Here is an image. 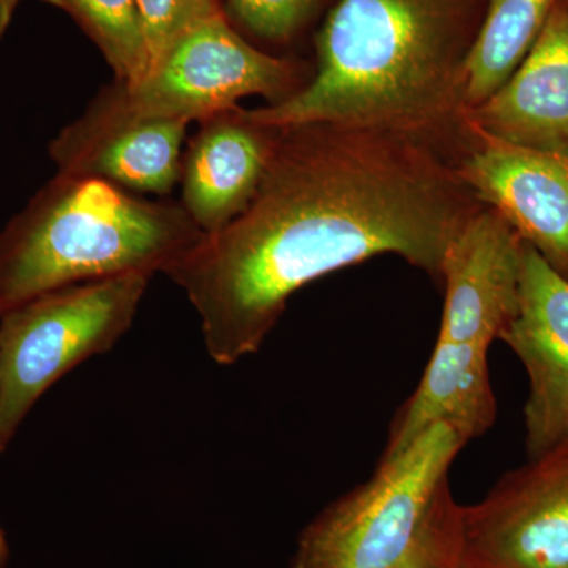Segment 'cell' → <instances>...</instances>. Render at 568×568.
Returning <instances> with one entry per match:
<instances>
[{"label":"cell","mask_w":568,"mask_h":568,"mask_svg":"<svg viewBox=\"0 0 568 568\" xmlns=\"http://www.w3.org/2000/svg\"><path fill=\"white\" fill-rule=\"evenodd\" d=\"M0 454H2V450H0Z\"/></svg>","instance_id":"603a6c76"},{"label":"cell","mask_w":568,"mask_h":568,"mask_svg":"<svg viewBox=\"0 0 568 568\" xmlns=\"http://www.w3.org/2000/svg\"><path fill=\"white\" fill-rule=\"evenodd\" d=\"M525 242L493 209H480L457 235L440 280L446 284L437 339L489 349L518 310Z\"/></svg>","instance_id":"8fae6325"},{"label":"cell","mask_w":568,"mask_h":568,"mask_svg":"<svg viewBox=\"0 0 568 568\" xmlns=\"http://www.w3.org/2000/svg\"><path fill=\"white\" fill-rule=\"evenodd\" d=\"M81 26L102 51L115 81L136 84L148 71L140 0H43Z\"/></svg>","instance_id":"2e32d148"},{"label":"cell","mask_w":568,"mask_h":568,"mask_svg":"<svg viewBox=\"0 0 568 568\" xmlns=\"http://www.w3.org/2000/svg\"><path fill=\"white\" fill-rule=\"evenodd\" d=\"M458 562L568 568V439L507 473L480 503L459 506Z\"/></svg>","instance_id":"52a82bcc"},{"label":"cell","mask_w":568,"mask_h":568,"mask_svg":"<svg viewBox=\"0 0 568 568\" xmlns=\"http://www.w3.org/2000/svg\"><path fill=\"white\" fill-rule=\"evenodd\" d=\"M496 414L488 351L437 339L420 383L396 414L381 459L402 454L429 426L443 422L476 439L495 425Z\"/></svg>","instance_id":"5bb4252c"},{"label":"cell","mask_w":568,"mask_h":568,"mask_svg":"<svg viewBox=\"0 0 568 568\" xmlns=\"http://www.w3.org/2000/svg\"><path fill=\"white\" fill-rule=\"evenodd\" d=\"M190 123L136 118L106 89L51 141L58 173L100 179L130 193L166 196L181 181Z\"/></svg>","instance_id":"9c48e42d"},{"label":"cell","mask_w":568,"mask_h":568,"mask_svg":"<svg viewBox=\"0 0 568 568\" xmlns=\"http://www.w3.org/2000/svg\"><path fill=\"white\" fill-rule=\"evenodd\" d=\"M204 235L182 204L58 173L0 231V317L61 287L166 274Z\"/></svg>","instance_id":"3957f363"},{"label":"cell","mask_w":568,"mask_h":568,"mask_svg":"<svg viewBox=\"0 0 568 568\" xmlns=\"http://www.w3.org/2000/svg\"><path fill=\"white\" fill-rule=\"evenodd\" d=\"M298 62L253 47L223 9L186 29L136 84L106 88L136 118L203 122L246 97L283 102L308 82Z\"/></svg>","instance_id":"8992f818"},{"label":"cell","mask_w":568,"mask_h":568,"mask_svg":"<svg viewBox=\"0 0 568 568\" xmlns=\"http://www.w3.org/2000/svg\"><path fill=\"white\" fill-rule=\"evenodd\" d=\"M458 504L444 497L428 529L396 568H452L458 562Z\"/></svg>","instance_id":"d6986e66"},{"label":"cell","mask_w":568,"mask_h":568,"mask_svg":"<svg viewBox=\"0 0 568 568\" xmlns=\"http://www.w3.org/2000/svg\"><path fill=\"white\" fill-rule=\"evenodd\" d=\"M182 160V207L205 235L222 231L248 207L263 182L276 129L245 108L200 122Z\"/></svg>","instance_id":"7c38bea8"},{"label":"cell","mask_w":568,"mask_h":568,"mask_svg":"<svg viewBox=\"0 0 568 568\" xmlns=\"http://www.w3.org/2000/svg\"><path fill=\"white\" fill-rule=\"evenodd\" d=\"M558 0H488L467 67V111L487 102L514 74L544 31Z\"/></svg>","instance_id":"9a60e30c"},{"label":"cell","mask_w":568,"mask_h":568,"mask_svg":"<svg viewBox=\"0 0 568 568\" xmlns=\"http://www.w3.org/2000/svg\"><path fill=\"white\" fill-rule=\"evenodd\" d=\"M452 568H473V567H467V566H465V564L457 562V564H455V566H452Z\"/></svg>","instance_id":"7402d4cb"},{"label":"cell","mask_w":568,"mask_h":568,"mask_svg":"<svg viewBox=\"0 0 568 568\" xmlns=\"http://www.w3.org/2000/svg\"><path fill=\"white\" fill-rule=\"evenodd\" d=\"M455 166L474 196L568 280V152L514 144L466 121Z\"/></svg>","instance_id":"ba28073f"},{"label":"cell","mask_w":568,"mask_h":568,"mask_svg":"<svg viewBox=\"0 0 568 568\" xmlns=\"http://www.w3.org/2000/svg\"><path fill=\"white\" fill-rule=\"evenodd\" d=\"M487 3L328 0L315 73L283 102L246 112L268 126L328 122L414 134L457 153Z\"/></svg>","instance_id":"7a4b0ae2"},{"label":"cell","mask_w":568,"mask_h":568,"mask_svg":"<svg viewBox=\"0 0 568 568\" xmlns=\"http://www.w3.org/2000/svg\"><path fill=\"white\" fill-rule=\"evenodd\" d=\"M152 276L74 284L0 317V450L40 396L82 362L118 345L132 327Z\"/></svg>","instance_id":"5b68a950"},{"label":"cell","mask_w":568,"mask_h":568,"mask_svg":"<svg viewBox=\"0 0 568 568\" xmlns=\"http://www.w3.org/2000/svg\"><path fill=\"white\" fill-rule=\"evenodd\" d=\"M9 541H7L6 534H3L2 528H0V568H6L7 562H9Z\"/></svg>","instance_id":"44dd1931"},{"label":"cell","mask_w":568,"mask_h":568,"mask_svg":"<svg viewBox=\"0 0 568 568\" xmlns=\"http://www.w3.org/2000/svg\"><path fill=\"white\" fill-rule=\"evenodd\" d=\"M18 3H20V0H0V39H2L3 33L9 29L11 18H13Z\"/></svg>","instance_id":"ffe728a7"},{"label":"cell","mask_w":568,"mask_h":568,"mask_svg":"<svg viewBox=\"0 0 568 568\" xmlns=\"http://www.w3.org/2000/svg\"><path fill=\"white\" fill-rule=\"evenodd\" d=\"M275 129L248 207L164 274L192 302L220 365L257 353L291 295L339 268L395 254L440 280L484 207L437 142L328 122Z\"/></svg>","instance_id":"6da1fadb"},{"label":"cell","mask_w":568,"mask_h":568,"mask_svg":"<svg viewBox=\"0 0 568 568\" xmlns=\"http://www.w3.org/2000/svg\"><path fill=\"white\" fill-rule=\"evenodd\" d=\"M470 443L454 425L436 424L375 476L336 499L301 534L290 568H396L435 518L448 469Z\"/></svg>","instance_id":"277c9868"},{"label":"cell","mask_w":568,"mask_h":568,"mask_svg":"<svg viewBox=\"0 0 568 568\" xmlns=\"http://www.w3.org/2000/svg\"><path fill=\"white\" fill-rule=\"evenodd\" d=\"M235 21L268 44L293 43L327 9L328 0H223Z\"/></svg>","instance_id":"e0dca14e"},{"label":"cell","mask_w":568,"mask_h":568,"mask_svg":"<svg viewBox=\"0 0 568 568\" xmlns=\"http://www.w3.org/2000/svg\"><path fill=\"white\" fill-rule=\"evenodd\" d=\"M499 339L528 373L526 452L536 458L568 439V280L526 242L518 310Z\"/></svg>","instance_id":"30bf717a"},{"label":"cell","mask_w":568,"mask_h":568,"mask_svg":"<svg viewBox=\"0 0 568 568\" xmlns=\"http://www.w3.org/2000/svg\"><path fill=\"white\" fill-rule=\"evenodd\" d=\"M220 9L222 0H140L148 71L186 29Z\"/></svg>","instance_id":"ac0fdd59"},{"label":"cell","mask_w":568,"mask_h":568,"mask_svg":"<svg viewBox=\"0 0 568 568\" xmlns=\"http://www.w3.org/2000/svg\"><path fill=\"white\" fill-rule=\"evenodd\" d=\"M465 119L499 140L568 152V0H558L514 74Z\"/></svg>","instance_id":"4fadbf2b"}]
</instances>
